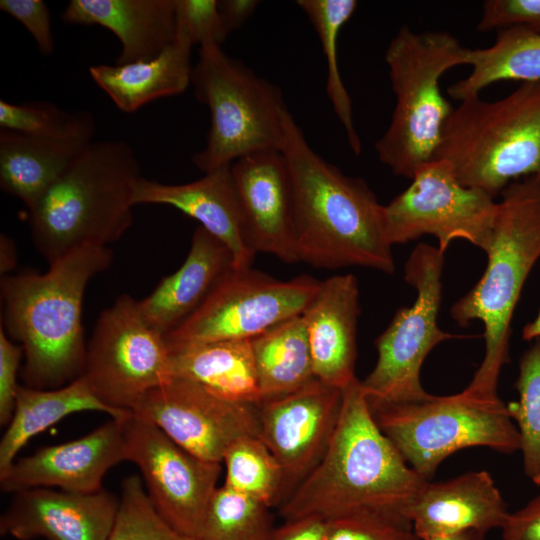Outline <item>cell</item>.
<instances>
[{
  "mask_svg": "<svg viewBox=\"0 0 540 540\" xmlns=\"http://www.w3.org/2000/svg\"><path fill=\"white\" fill-rule=\"evenodd\" d=\"M0 269L1 273L5 274L16 264V251L14 242L6 235H1L0 238Z\"/></svg>",
  "mask_w": 540,
  "mask_h": 540,
  "instance_id": "f6af8a7d",
  "label": "cell"
},
{
  "mask_svg": "<svg viewBox=\"0 0 540 540\" xmlns=\"http://www.w3.org/2000/svg\"><path fill=\"white\" fill-rule=\"evenodd\" d=\"M24 356L23 348L12 343L0 329V424L8 426L15 409L18 388L17 374Z\"/></svg>",
  "mask_w": 540,
  "mask_h": 540,
  "instance_id": "60d3db41",
  "label": "cell"
},
{
  "mask_svg": "<svg viewBox=\"0 0 540 540\" xmlns=\"http://www.w3.org/2000/svg\"><path fill=\"white\" fill-rule=\"evenodd\" d=\"M281 153L293 189L298 261L317 269L358 266L393 274L384 205L367 182L344 174L316 153L291 113Z\"/></svg>",
  "mask_w": 540,
  "mask_h": 540,
  "instance_id": "7a4b0ae2",
  "label": "cell"
},
{
  "mask_svg": "<svg viewBox=\"0 0 540 540\" xmlns=\"http://www.w3.org/2000/svg\"><path fill=\"white\" fill-rule=\"evenodd\" d=\"M83 376L97 398L131 412L150 390L174 378L164 335L144 320L128 294L102 311L87 344Z\"/></svg>",
  "mask_w": 540,
  "mask_h": 540,
  "instance_id": "7c38bea8",
  "label": "cell"
},
{
  "mask_svg": "<svg viewBox=\"0 0 540 540\" xmlns=\"http://www.w3.org/2000/svg\"><path fill=\"white\" fill-rule=\"evenodd\" d=\"M87 112H67L46 101L14 104L0 100V127L32 136H59L73 130Z\"/></svg>",
  "mask_w": 540,
  "mask_h": 540,
  "instance_id": "d590c367",
  "label": "cell"
},
{
  "mask_svg": "<svg viewBox=\"0 0 540 540\" xmlns=\"http://www.w3.org/2000/svg\"><path fill=\"white\" fill-rule=\"evenodd\" d=\"M174 377L194 381L231 401L258 405L261 395L251 340L168 347Z\"/></svg>",
  "mask_w": 540,
  "mask_h": 540,
  "instance_id": "4316f807",
  "label": "cell"
},
{
  "mask_svg": "<svg viewBox=\"0 0 540 540\" xmlns=\"http://www.w3.org/2000/svg\"><path fill=\"white\" fill-rule=\"evenodd\" d=\"M248 239L255 253L298 261L291 177L281 152H259L231 165Z\"/></svg>",
  "mask_w": 540,
  "mask_h": 540,
  "instance_id": "d6986e66",
  "label": "cell"
},
{
  "mask_svg": "<svg viewBox=\"0 0 540 540\" xmlns=\"http://www.w3.org/2000/svg\"><path fill=\"white\" fill-rule=\"evenodd\" d=\"M500 196L487 266L450 309L460 327L474 320L484 326V357L465 389L487 399L499 398V375L509 362L513 312L525 280L540 258V174L511 182Z\"/></svg>",
  "mask_w": 540,
  "mask_h": 540,
  "instance_id": "277c9868",
  "label": "cell"
},
{
  "mask_svg": "<svg viewBox=\"0 0 540 540\" xmlns=\"http://www.w3.org/2000/svg\"><path fill=\"white\" fill-rule=\"evenodd\" d=\"M487 192L463 185L453 167L436 159L420 166L410 185L383 207L389 243L404 244L431 235L445 254L454 240L487 252L497 202Z\"/></svg>",
  "mask_w": 540,
  "mask_h": 540,
  "instance_id": "4fadbf2b",
  "label": "cell"
},
{
  "mask_svg": "<svg viewBox=\"0 0 540 540\" xmlns=\"http://www.w3.org/2000/svg\"><path fill=\"white\" fill-rule=\"evenodd\" d=\"M359 296L353 274L334 275L321 281L316 296L302 314L315 378L342 391L356 379Z\"/></svg>",
  "mask_w": 540,
  "mask_h": 540,
  "instance_id": "7402d4cb",
  "label": "cell"
},
{
  "mask_svg": "<svg viewBox=\"0 0 540 540\" xmlns=\"http://www.w3.org/2000/svg\"><path fill=\"white\" fill-rule=\"evenodd\" d=\"M177 33L193 46L220 45L230 34L220 15L217 0H176Z\"/></svg>",
  "mask_w": 540,
  "mask_h": 540,
  "instance_id": "74e56055",
  "label": "cell"
},
{
  "mask_svg": "<svg viewBox=\"0 0 540 540\" xmlns=\"http://www.w3.org/2000/svg\"><path fill=\"white\" fill-rule=\"evenodd\" d=\"M222 463L225 466L224 485L269 508L280 506L282 469L258 436H246L233 442L225 451Z\"/></svg>",
  "mask_w": 540,
  "mask_h": 540,
  "instance_id": "1f68e13d",
  "label": "cell"
},
{
  "mask_svg": "<svg viewBox=\"0 0 540 540\" xmlns=\"http://www.w3.org/2000/svg\"><path fill=\"white\" fill-rule=\"evenodd\" d=\"M120 499L110 492L30 488L13 493L0 534L18 540H109Z\"/></svg>",
  "mask_w": 540,
  "mask_h": 540,
  "instance_id": "ac0fdd59",
  "label": "cell"
},
{
  "mask_svg": "<svg viewBox=\"0 0 540 540\" xmlns=\"http://www.w3.org/2000/svg\"><path fill=\"white\" fill-rule=\"evenodd\" d=\"M321 281L310 275L279 280L252 267L233 268L203 303L166 334L168 347L226 340H251L274 325L301 315Z\"/></svg>",
  "mask_w": 540,
  "mask_h": 540,
  "instance_id": "8fae6325",
  "label": "cell"
},
{
  "mask_svg": "<svg viewBox=\"0 0 540 540\" xmlns=\"http://www.w3.org/2000/svg\"><path fill=\"white\" fill-rule=\"evenodd\" d=\"M0 9L20 22L33 37L40 53L51 55L55 41L50 12L42 0H1Z\"/></svg>",
  "mask_w": 540,
  "mask_h": 540,
  "instance_id": "ab89813d",
  "label": "cell"
},
{
  "mask_svg": "<svg viewBox=\"0 0 540 540\" xmlns=\"http://www.w3.org/2000/svg\"><path fill=\"white\" fill-rule=\"evenodd\" d=\"M261 401L292 393L316 379L303 315L251 339Z\"/></svg>",
  "mask_w": 540,
  "mask_h": 540,
  "instance_id": "f1b7e54d",
  "label": "cell"
},
{
  "mask_svg": "<svg viewBox=\"0 0 540 540\" xmlns=\"http://www.w3.org/2000/svg\"><path fill=\"white\" fill-rule=\"evenodd\" d=\"M191 85L211 119L205 147L192 156L198 169L208 173L250 154L282 152L290 112L277 85L217 44L199 47Z\"/></svg>",
  "mask_w": 540,
  "mask_h": 540,
  "instance_id": "ba28073f",
  "label": "cell"
},
{
  "mask_svg": "<svg viewBox=\"0 0 540 540\" xmlns=\"http://www.w3.org/2000/svg\"><path fill=\"white\" fill-rule=\"evenodd\" d=\"M81 411L105 412L111 418H123L130 413H120L102 403L83 376L54 389L20 385L12 419L0 441V473L12 465L32 437Z\"/></svg>",
  "mask_w": 540,
  "mask_h": 540,
  "instance_id": "83f0119b",
  "label": "cell"
},
{
  "mask_svg": "<svg viewBox=\"0 0 540 540\" xmlns=\"http://www.w3.org/2000/svg\"><path fill=\"white\" fill-rule=\"evenodd\" d=\"M269 507L226 485L213 493L199 540H267L273 531Z\"/></svg>",
  "mask_w": 540,
  "mask_h": 540,
  "instance_id": "d6a6232c",
  "label": "cell"
},
{
  "mask_svg": "<svg viewBox=\"0 0 540 540\" xmlns=\"http://www.w3.org/2000/svg\"><path fill=\"white\" fill-rule=\"evenodd\" d=\"M467 49L447 31L414 32L399 28L385 51L395 107L384 134L376 141L378 159L393 174L412 179L435 159L442 129L454 107L443 96L440 79L467 65Z\"/></svg>",
  "mask_w": 540,
  "mask_h": 540,
  "instance_id": "8992f818",
  "label": "cell"
},
{
  "mask_svg": "<svg viewBox=\"0 0 540 540\" xmlns=\"http://www.w3.org/2000/svg\"><path fill=\"white\" fill-rule=\"evenodd\" d=\"M444 255L438 247L419 243L405 262L404 279L416 298L396 311L375 340L376 364L361 381L371 411L432 398L420 380L426 357L438 344L465 337L438 326Z\"/></svg>",
  "mask_w": 540,
  "mask_h": 540,
  "instance_id": "30bf717a",
  "label": "cell"
},
{
  "mask_svg": "<svg viewBox=\"0 0 540 540\" xmlns=\"http://www.w3.org/2000/svg\"><path fill=\"white\" fill-rule=\"evenodd\" d=\"M342 401V390L314 379L292 393L257 405L259 438L283 473L280 506L323 458L337 427Z\"/></svg>",
  "mask_w": 540,
  "mask_h": 540,
  "instance_id": "2e32d148",
  "label": "cell"
},
{
  "mask_svg": "<svg viewBox=\"0 0 540 540\" xmlns=\"http://www.w3.org/2000/svg\"><path fill=\"white\" fill-rule=\"evenodd\" d=\"M131 412L210 462L222 463L225 451L236 440L259 437L257 405L225 399L180 377L148 391Z\"/></svg>",
  "mask_w": 540,
  "mask_h": 540,
  "instance_id": "9a60e30c",
  "label": "cell"
},
{
  "mask_svg": "<svg viewBox=\"0 0 540 540\" xmlns=\"http://www.w3.org/2000/svg\"><path fill=\"white\" fill-rule=\"evenodd\" d=\"M459 181L497 197L513 181L540 174V81L507 96L460 101L444 123L435 159Z\"/></svg>",
  "mask_w": 540,
  "mask_h": 540,
  "instance_id": "52a82bcc",
  "label": "cell"
},
{
  "mask_svg": "<svg viewBox=\"0 0 540 540\" xmlns=\"http://www.w3.org/2000/svg\"><path fill=\"white\" fill-rule=\"evenodd\" d=\"M467 65L472 67L470 74L448 88L459 102L499 81L539 82L540 34L522 27L497 30L491 46L467 49Z\"/></svg>",
  "mask_w": 540,
  "mask_h": 540,
  "instance_id": "f546056e",
  "label": "cell"
},
{
  "mask_svg": "<svg viewBox=\"0 0 540 540\" xmlns=\"http://www.w3.org/2000/svg\"><path fill=\"white\" fill-rule=\"evenodd\" d=\"M327 526V520L317 516L296 518L274 528L267 540H325Z\"/></svg>",
  "mask_w": 540,
  "mask_h": 540,
  "instance_id": "7bdbcfd3",
  "label": "cell"
},
{
  "mask_svg": "<svg viewBox=\"0 0 540 540\" xmlns=\"http://www.w3.org/2000/svg\"><path fill=\"white\" fill-rule=\"evenodd\" d=\"M501 531L503 540H540V494L510 512Z\"/></svg>",
  "mask_w": 540,
  "mask_h": 540,
  "instance_id": "b9f144b4",
  "label": "cell"
},
{
  "mask_svg": "<svg viewBox=\"0 0 540 540\" xmlns=\"http://www.w3.org/2000/svg\"><path fill=\"white\" fill-rule=\"evenodd\" d=\"M329 446L315 469L279 507L285 521L325 520L374 513L410 521V510L427 483L376 423L357 378L343 391Z\"/></svg>",
  "mask_w": 540,
  "mask_h": 540,
  "instance_id": "6da1fadb",
  "label": "cell"
},
{
  "mask_svg": "<svg viewBox=\"0 0 540 540\" xmlns=\"http://www.w3.org/2000/svg\"><path fill=\"white\" fill-rule=\"evenodd\" d=\"M234 268L229 249L203 227L195 229L181 267L138 300L149 326L166 335L189 317L219 281Z\"/></svg>",
  "mask_w": 540,
  "mask_h": 540,
  "instance_id": "d4e9b609",
  "label": "cell"
},
{
  "mask_svg": "<svg viewBox=\"0 0 540 540\" xmlns=\"http://www.w3.org/2000/svg\"><path fill=\"white\" fill-rule=\"evenodd\" d=\"M522 338L526 341L540 339V310L536 318L524 326Z\"/></svg>",
  "mask_w": 540,
  "mask_h": 540,
  "instance_id": "bcb514c9",
  "label": "cell"
},
{
  "mask_svg": "<svg viewBox=\"0 0 540 540\" xmlns=\"http://www.w3.org/2000/svg\"><path fill=\"white\" fill-rule=\"evenodd\" d=\"M259 3L257 0H217L220 15L228 32L241 28Z\"/></svg>",
  "mask_w": 540,
  "mask_h": 540,
  "instance_id": "ee69618b",
  "label": "cell"
},
{
  "mask_svg": "<svg viewBox=\"0 0 540 540\" xmlns=\"http://www.w3.org/2000/svg\"><path fill=\"white\" fill-rule=\"evenodd\" d=\"M231 165L184 184H165L141 176L135 184L133 205L161 204L179 209L229 249L235 269L252 267L256 253L248 239Z\"/></svg>",
  "mask_w": 540,
  "mask_h": 540,
  "instance_id": "ffe728a7",
  "label": "cell"
},
{
  "mask_svg": "<svg viewBox=\"0 0 540 540\" xmlns=\"http://www.w3.org/2000/svg\"><path fill=\"white\" fill-rule=\"evenodd\" d=\"M193 44L177 33L157 57L124 65H94L89 73L119 110L132 113L156 99L183 93L191 84Z\"/></svg>",
  "mask_w": 540,
  "mask_h": 540,
  "instance_id": "484cf974",
  "label": "cell"
},
{
  "mask_svg": "<svg viewBox=\"0 0 540 540\" xmlns=\"http://www.w3.org/2000/svg\"><path fill=\"white\" fill-rule=\"evenodd\" d=\"M372 413L407 464L426 480L447 457L465 448L488 447L503 454L520 450L519 433L507 404L466 389Z\"/></svg>",
  "mask_w": 540,
  "mask_h": 540,
  "instance_id": "9c48e42d",
  "label": "cell"
},
{
  "mask_svg": "<svg viewBox=\"0 0 540 540\" xmlns=\"http://www.w3.org/2000/svg\"><path fill=\"white\" fill-rule=\"evenodd\" d=\"M515 388L518 399L507 409L519 433L524 472L540 485V339L523 353Z\"/></svg>",
  "mask_w": 540,
  "mask_h": 540,
  "instance_id": "836d02e7",
  "label": "cell"
},
{
  "mask_svg": "<svg viewBox=\"0 0 540 540\" xmlns=\"http://www.w3.org/2000/svg\"><path fill=\"white\" fill-rule=\"evenodd\" d=\"M325 540H421L409 521L374 513L327 520Z\"/></svg>",
  "mask_w": 540,
  "mask_h": 540,
  "instance_id": "8d00e7d4",
  "label": "cell"
},
{
  "mask_svg": "<svg viewBox=\"0 0 540 540\" xmlns=\"http://www.w3.org/2000/svg\"><path fill=\"white\" fill-rule=\"evenodd\" d=\"M143 485L136 474L122 481L118 514L109 540H199L168 524L155 510Z\"/></svg>",
  "mask_w": 540,
  "mask_h": 540,
  "instance_id": "e575fe53",
  "label": "cell"
},
{
  "mask_svg": "<svg viewBox=\"0 0 540 540\" xmlns=\"http://www.w3.org/2000/svg\"><path fill=\"white\" fill-rule=\"evenodd\" d=\"M94 133L95 120L89 111L73 130L59 136L1 129V189L32 208L93 141Z\"/></svg>",
  "mask_w": 540,
  "mask_h": 540,
  "instance_id": "603a6c76",
  "label": "cell"
},
{
  "mask_svg": "<svg viewBox=\"0 0 540 540\" xmlns=\"http://www.w3.org/2000/svg\"><path fill=\"white\" fill-rule=\"evenodd\" d=\"M522 27L540 34V0H487L477 30Z\"/></svg>",
  "mask_w": 540,
  "mask_h": 540,
  "instance_id": "f35d334b",
  "label": "cell"
},
{
  "mask_svg": "<svg viewBox=\"0 0 540 540\" xmlns=\"http://www.w3.org/2000/svg\"><path fill=\"white\" fill-rule=\"evenodd\" d=\"M61 19L113 32L121 43L116 65L157 57L177 34L176 0H71Z\"/></svg>",
  "mask_w": 540,
  "mask_h": 540,
  "instance_id": "cb8c5ba5",
  "label": "cell"
},
{
  "mask_svg": "<svg viewBox=\"0 0 540 540\" xmlns=\"http://www.w3.org/2000/svg\"><path fill=\"white\" fill-rule=\"evenodd\" d=\"M112 260L108 246L86 245L50 263L45 273L2 277L6 326L23 348L25 386L59 388L83 374L85 289Z\"/></svg>",
  "mask_w": 540,
  "mask_h": 540,
  "instance_id": "3957f363",
  "label": "cell"
},
{
  "mask_svg": "<svg viewBox=\"0 0 540 540\" xmlns=\"http://www.w3.org/2000/svg\"><path fill=\"white\" fill-rule=\"evenodd\" d=\"M510 512L492 476L485 470L470 471L422 488L409 519L421 540L477 531L501 529Z\"/></svg>",
  "mask_w": 540,
  "mask_h": 540,
  "instance_id": "44dd1931",
  "label": "cell"
},
{
  "mask_svg": "<svg viewBox=\"0 0 540 540\" xmlns=\"http://www.w3.org/2000/svg\"><path fill=\"white\" fill-rule=\"evenodd\" d=\"M484 534L477 531H465L457 534L436 537L430 540H483Z\"/></svg>",
  "mask_w": 540,
  "mask_h": 540,
  "instance_id": "7dc6e473",
  "label": "cell"
},
{
  "mask_svg": "<svg viewBox=\"0 0 540 540\" xmlns=\"http://www.w3.org/2000/svg\"><path fill=\"white\" fill-rule=\"evenodd\" d=\"M141 176L129 144L93 140L28 209L35 248L50 264L76 248L120 239L133 222V193Z\"/></svg>",
  "mask_w": 540,
  "mask_h": 540,
  "instance_id": "5b68a950",
  "label": "cell"
},
{
  "mask_svg": "<svg viewBox=\"0 0 540 540\" xmlns=\"http://www.w3.org/2000/svg\"><path fill=\"white\" fill-rule=\"evenodd\" d=\"M123 418H111L85 436L15 460L0 473L1 490L12 494L38 487L76 493L102 490L106 472L126 461Z\"/></svg>",
  "mask_w": 540,
  "mask_h": 540,
  "instance_id": "e0dca14e",
  "label": "cell"
},
{
  "mask_svg": "<svg viewBox=\"0 0 540 540\" xmlns=\"http://www.w3.org/2000/svg\"><path fill=\"white\" fill-rule=\"evenodd\" d=\"M297 5L308 17L320 40L326 57V91L333 110L342 124L350 149L361 153V139L354 127L352 100L339 72L337 41L342 27L354 14L355 0H298Z\"/></svg>",
  "mask_w": 540,
  "mask_h": 540,
  "instance_id": "4dcf8cb0",
  "label": "cell"
},
{
  "mask_svg": "<svg viewBox=\"0 0 540 540\" xmlns=\"http://www.w3.org/2000/svg\"><path fill=\"white\" fill-rule=\"evenodd\" d=\"M122 430L126 461L139 468L157 513L179 532L198 539L221 463L195 456L132 412L122 419Z\"/></svg>",
  "mask_w": 540,
  "mask_h": 540,
  "instance_id": "5bb4252c",
  "label": "cell"
}]
</instances>
